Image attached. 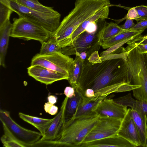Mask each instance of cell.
Segmentation results:
<instances>
[{
	"label": "cell",
	"mask_w": 147,
	"mask_h": 147,
	"mask_svg": "<svg viewBox=\"0 0 147 147\" xmlns=\"http://www.w3.org/2000/svg\"><path fill=\"white\" fill-rule=\"evenodd\" d=\"M125 52L115 51L101 57L96 63L84 60L78 89L83 95L93 89L94 97L107 96L113 92L130 91L135 88L130 81Z\"/></svg>",
	"instance_id": "cell-1"
},
{
	"label": "cell",
	"mask_w": 147,
	"mask_h": 147,
	"mask_svg": "<svg viewBox=\"0 0 147 147\" xmlns=\"http://www.w3.org/2000/svg\"><path fill=\"white\" fill-rule=\"evenodd\" d=\"M110 5V0H76L74 8L51 36L61 48L69 46L72 34L84 22L105 6Z\"/></svg>",
	"instance_id": "cell-2"
},
{
	"label": "cell",
	"mask_w": 147,
	"mask_h": 147,
	"mask_svg": "<svg viewBox=\"0 0 147 147\" xmlns=\"http://www.w3.org/2000/svg\"><path fill=\"white\" fill-rule=\"evenodd\" d=\"M99 117L94 112L71 121H65L55 139L51 141L38 140L34 146L80 147Z\"/></svg>",
	"instance_id": "cell-3"
},
{
	"label": "cell",
	"mask_w": 147,
	"mask_h": 147,
	"mask_svg": "<svg viewBox=\"0 0 147 147\" xmlns=\"http://www.w3.org/2000/svg\"><path fill=\"white\" fill-rule=\"evenodd\" d=\"M0 2L7 7L19 17L25 18L42 27L52 35L59 27L61 15L49 14L38 11L18 3L15 0H0Z\"/></svg>",
	"instance_id": "cell-4"
},
{
	"label": "cell",
	"mask_w": 147,
	"mask_h": 147,
	"mask_svg": "<svg viewBox=\"0 0 147 147\" xmlns=\"http://www.w3.org/2000/svg\"><path fill=\"white\" fill-rule=\"evenodd\" d=\"M127 63L131 83L140 86L132 90L134 97L147 103V69L144 56H134Z\"/></svg>",
	"instance_id": "cell-5"
},
{
	"label": "cell",
	"mask_w": 147,
	"mask_h": 147,
	"mask_svg": "<svg viewBox=\"0 0 147 147\" xmlns=\"http://www.w3.org/2000/svg\"><path fill=\"white\" fill-rule=\"evenodd\" d=\"M105 23H98L97 31L93 33H89L85 31L76 38L72 44L61 48V52L69 56L75 55L79 56L82 52L87 54V59L95 51H98L100 47V39L102 28Z\"/></svg>",
	"instance_id": "cell-6"
},
{
	"label": "cell",
	"mask_w": 147,
	"mask_h": 147,
	"mask_svg": "<svg viewBox=\"0 0 147 147\" xmlns=\"http://www.w3.org/2000/svg\"><path fill=\"white\" fill-rule=\"evenodd\" d=\"M10 36L28 40H33L41 43L48 40L51 34L45 29L30 20L22 17L13 19Z\"/></svg>",
	"instance_id": "cell-7"
},
{
	"label": "cell",
	"mask_w": 147,
	"mask_h": 147,
	"mask_svg": "<svg viewBox=\"0 0 147 147\" xmlns=\"http://www.w3.org/2000/svg\"><path fill=\"white\" fill-rule=\"evenodd\" d=\"M74 59L61 52L46 55L36 54L32 58L31 65H38L67 76L71 75Z\"/></svg>",
	"instance_id": "cell-8"
},
{
	"label": "cell",
	"mask_w": 147,
	"mask_h": 147,
	"mask_svg": "<svg viewBox=\"0 0 147 147\" xmlns=\"http://www.w3.org/2000/svg\"><path fill=\"white\" fill-rule=\"evenodd\" d=\"M0 120L10 133L24 147H32L39 140L42 135L38 132L26 129L16 123L9 111L0 109Z\"/></svg>",
	"instance_id": "cell-9"
},
{
	"label": "cell",
	"mask_w": 147,
	"mask_h": 147,
	"mask_svg": "<svg viewBox=\"0 0 147 147\" xmlns=\"http://www.w3.org/2000/svg\"><path fill=\"white\" fill-rule=\"evenodd\" d=\"M122 120L117 118L99 117L96 123L85 137L82 143L117 134Z\"/></svg>",
	"instance_id": "cell-10"
},
{
	"label": "cell",
	"mask_w": 147,
	"mask_h": 147,
	"mask_svg": "<svg viewBox=\"0 0 147 147\" xmlns=\"http://www.w3.org/2000/svg\"><path fill=\"white\" fill-rule=\"evenodd\" d=\"M28 75L36 80L46 85L57 81L66 80L69 77L45 67L38 65H31L27 68Z\"/></svg>",
	"instance_id": "cell-11"
},
{
	"label": "cell",
	"mask_w": 147,
	"mask_h": 147,
	"mask_svg": "<svg viewBox=\"0 0 147 147\" xmlns=\"http://www.w3.org/2000/svg\"><path fill=\"white\" fill-rule=\"evenodd\" d=\"M127 108L115 102L113 99L105 98L98 105L94 112L99 117L123 119L127 112Z\"/></svg>",
	"instance_id": "cell-12"
},
{
	"label": "cell",
	"mask_w": 147,
	"mask_h": 147,
	"mask_svg": "<svg viewBox=\"0 0 147 147\" xmlns=\"http://www.w3.org/2000/svg\"><path fill=\"white\" fill-rule=\"evenodd\" d=\"M131 108L127 112L122 120L117 134L125 138L133 144L135 147H141L138 131L131 116Z\"/></svg>",
	"instance_id": "cell-13"
},
{
	"label": "cell",
	"mask_w": 147,
	"mask_h": 147,
	"mask_svg": "<svg viewBox=\"0 0 147 147\" xmlns=\"http://www.w3.org/2000/svg\"><path fill=\"white\" fill-rule=\"evenodd\" d=\"M68 98L66 97L63 101L60 111L53 118V120L45 135L40 141H51L55 139L65 122V110Z\"/></svg>",
	"instance_id": "cell-14"
},
{
	"label": "cell",
	"mask_w": 147,
	"mask_h": 147,
	"mask_svg": "<svg viewBox=\"0 0 147 147\" xmlns=\"http://www.w3.org/2000/svg\"><path fill=\"white\" fill-rule=\"evenodd\" d=\"M135 147L127 140L117 134L92 141L82 143L80 147Z\"/></svg>",
	"instance_id": "cell-15"
},
{
	"label": "cell",
	"mask_w": 147,
	"mask_h": 147,
	"mask_svg": "<svg viewBox=\"0 0 147 147\" xmlns=\"http://www.w3.org/2000/svg\"><path fill=\"white\" fill-rule=\"evenodd\" d=\"M131 116L137 128L141 147H147V115L142 111L131 109Z\"/></svg>",
	"instance_id": "cell-16"
},
{
	"label": "cell",
	"mask_w": 147,
	"mask_h": 147,
	"mask_svg": "<svg viewBox=\"0 0 147 147\" xmlns=\"http://www.w3.org/2000/svg\"><path fill=\"white\" fill-rule=\"evenodd\" d=\"M106 97L101 96L90 98L83 97L82 102L74 115L71 118L66 121H71L75 119L94 112L100 102Z\"/></svg>",
	"instance_id": "cell-17"
},
{
	"label": "cell",
	"mask_w": 147,
	"mask_h": 147,
	"mask_svg": "<svg viewBox=\"0 0 147 147\" xmlns=\"http://www.w3.org/2000/svg\"><path fill=\"white\" fill-rule=\"evenodd\" d=\"M12 26L10 20L0 26V65L4 67Z\"/></svg>",
	"instance_id": "cell-18"
},
{
	"label": "cell",
	"mask_w": 147,
	"mask_h": 147,
	"mask_svg": "<svg viewBox=\"0 0 147 147\" xmlns=\"http://www.w3.org/2000/svg\"><path fill=\"white\" fill-rule=\"evenodd\" d=\"M110 6H105L84 22L72 34L70 40L69 46L72 44L79 35L85 31L87 26L89 23L92 22H98L100 20H104L107 18L109 14Z\"/></svg>",
	"instance_id": "cell-19"
},
{
	"label": "cell",
	"mask_w": 147,
	"mask_h": 147,
	"mask_svg": "<svg viewBox=\"0 0 147 147\" xmlns=\"http://www.w3.org/2000/svg\"><path fill=\"white\" fill-rule=\"evenodd\" d=\"M19 117L25 122L32 125L36 128L43 136L49 127L53 118L47 119L30 116L20 112Z\"/></svg>",
	"instance_id": "cell-20"
},
{
	"label": "cell",
	"mask_w": 147,
	"mask_h": 147,
	"mask_svg": "<svg viewBox=\"0 0 147 147\" xmlns=\"http://www.w3.org/2000/svg\"><path fill=\"white\" fill-rule=\"evenodd\" d=\"M116 102L136 111H142L147 114V103L146 102L133 99L130 93L123 96L113 99Z\"/></svg>",
	"instance_id": "cell-21"
},
{
	"label": "cell",
	"mask_w": 147,
	"mask_h": 147,
	"mask_svg": "<svg viewBox=\"0 0 147 147\" xmlns=\"http://www.w3.org/2000/svg\"><path fill=\"white\" fill-rule=\"evenodd\" d=\"M75 90V95L71 98H68L67 101L65 110V121L69 119V117H70L69 119L73 116L83 100V96L81 93L78 89Z\"/></svg>",
	"instance_id": "cell-22"
},
{
	"label": "cell",
	"mask_w": 147,
	"mask_h": 147,
	"mask_svg": "<svg viewBox=\"0 0 147 147\" xmlns=\"http://www.w3.org/2000/svg\"><path fill=\"white\" fill-rule=\"evenodd\" d=\"M145 30H129L120 33L110 38L101 44V46L104 49L110 48L112 46L128 38L141 35Z\"/></svg>",
	"instance_id": "cell-23"
},
{
	"label": "cell",
	"mask_w": 147,
	"mask_h": 147,
	"mask_svg": "<svg viewBox=\"0 0 147 147\" xmlns=\"http://www.w3.org/2000/svg\"><path fill=\"white\" fill-rule=\"evenodd\" d=\"M84 61L79 56L76 55L71 73L68 80L71 86L75 90L77 89L78 86Z\"/></svg>",
	"instance_id": "cell-24"
},
{
	"label": "cell",
	"mask_w": 147,
	"mask_h": 147,
	"mask_svg": "<svg viewBox=\"0 0 147 147\" xmlns=\"http://www.w3.org/2000/svg\"><path fill=\"white\" fill-rule=\"evenodd\" d=\"M128 30L121 28L116 23H105L100 39V45L108 39Z\"/></svg>",
	"instance_id": "cell-25"
},
{
	"label": "cell",
	"mask_w": 147,
	"mask_h": 147,
	"mask_svg": "<svg viewBox=\"0 0 147 147\" xmlns=\"http://www.w3.org/2000/svg\"><path fill=\"white\" fill-rule=\"evenodd\" d=\"M18 3L26 7L45 13H57L59 12L54 10L53 7L45 6L41 4L38 0H15Z\"/></svg>",
	"instance_id": "cell-26"
},
{
	"label": "cell",
	"mask_w": 147,
	"mask_h": 147,
	"mask_svg": "<svg viewBox=\"0 0 147 147\" xmlns=\"http://www.w3.org/2000/svg\"><path fill=\"white\" fill-rule=\"evenodd\" d=\"M39 54L46 55L56 52H61V48L58 45L55 39L51 36L48 40L41 43Z\"/></svg>",
	"instance_id": "cell-27"
},
{
	"label": "cell",
	"mask_w": 147,
	"mask_h": 147,
	"mask_svg": "<svg viewBox=\"0 0 147 147\" xmlns=\"http://www.w3.org/2000/svg\"><path fill=\"white\" fill-rule=\"evenodd\" d=\"M4 134L1 138V141L5 147H24L10 133L7 128L3 125Z\"/></svg>",
	"instance_id": "cell-28"
},
{
	"label": "cell",
	"mask_w": 147,
	"mask_h": 147,
	"mask_svg": "<svg viewBox=\"0 0 147 147\" xmlns=\"http://www.w3.org/2000/svg\"><path fill=\"white\" fill-rule=\"evenodd\" d=\"M13 12L9 7L0 2V26L10 20Z\"/></svg>",
	"instance_id": "cell-29"
},
{
	"label": "cell",
	"mask_w": 147,
	"mask_h": 147,
	"mask_svg": "<svg viewBox=\"0 0 147 147\" xmlns=\"http://www.w3.org/2000/svg\"><path fill=\"white\" fill-rule=\"evenodd\" d=\"M139 17L138 21L147 20V6L141 5L135 7Z\"/></svg>",
	"instance_id": "cell-30"
},
{
	"label": "cell",
	"mask_w": 147,
	"mask_h": 147,
	"mask_svg": "<svg viewBox=\"0 0 147 147\" xmlns=\"http://www.w3.org/2000/svg\"><path fill=\"white\" fill-rule=\"evenodd\" d=\"M44 109L46 113L51 115H56L58 111V107L57 106L48 102L45 103Z\"/></svg>",
	"instance_id": "cell-31"
},
{
	"label": "cell",
	"mask_w": 147,
	"mask_h": 147,
	"mask_svg": "<svg viewBox=\"0 0 147 147\" xmlns=\"http://www.w3.org/2000/svg\"><path fill=\"white\" fill-rule=\"evenodd\" d=\"M125 18L129 19L136 20L138 22L139 17L138 12L135 7L131 8L129 9Z\"/></svg>",
	"instance_id": "cell-32"
},
{
	"label": "cell",
	"mask_w": 147,
	"mask_h": 147,
	"mask_svg": "<svg viewBox=\"0 0 147 147\" xmlns=\"http://www.w3.org/2000/svg\"><path fill=\"white\" fill-rule=\"evenodd\" d=\"M147 28V20L140 21L136 24L133 28L129 29V30H139Z\"/></svg>",
	"instance_id": "cell-33"
},
{
	"label": "cell",
	"mask_w": 147,
	"mask_h": 147,
	"mask_svg": "<svg viewBox=\"0 0 147 147\" xmlns=\"http://www.w3.org/2000/svg\"><path fill=\"white\" fill-rule=\"evenodd\" d=\"M98 22H92L89 23L87 26L85 31L89 33L95 32L98 28Z\"/></svg>",
	"instance_id": "cell-34"
},
{
	"label": "cell",
	"mask_w": 147,
	"mask_h": 147,
	"mask_svg": "<svg viewBox=\"0 0 147 147\" xmlns=\"http://www.w3.org/2000/svg\"><path fill=\"white\" fill-rule=\"evenodd\" d=\"M126 21L125 23L121 26H119L122 29L125 30H128L134 27L136 24L134 22L133 20L125 18Z\"/></svg>",
	"instance_id": "cell-35"
},
{
	"label": "cell",
	"mask_w": 147,
	"mask_h": 147,
	"mask_svg": "<svg viewBox=\"0 0 147 147\" xmlns=\"http://www.w3.org/2000/svg\"><path fill=\"white\" fill-rule=\"evenodd\" d=\"M131 42L138 48L140 53L143 54L147 53V44H138L133 42L132 40Z\"/></svg>",
	"instance_id": "cell-36"
},
{
	"label": "cell",
	"mask_w": 147,
	"mask_h": 147,
	"mask_svg": "<svg viewBox=\"0 0 147 147\" xmlns=\"http://www.w3.org/2000/svg\"><path fill=\"white\" fill-rule=\"evenodd\" d=\"M64 94L68 98H71L75 95V89L72 87L67 86L64 89Z\"/></svg>",
	"instance_id": "cell-37"
},
{
	"label": "cell",
	"mask_w": 147,
	"mask_h": 147,
	"mask_svg": "<svg viewBox=\"0 0 147 147\" xmlns=\"http://www.w3.org/2000/svg\"><path fill=\"white\" fill-rule=\"evenodd\" d=\"M132 41L138 44H147V35L142 36L141 34L140 35L132 40Z\"/></svg>",
	"instance_id": "cell-38"
},
{
	"label": "cell",
	"mask_w": 147,
	"mask_h": 147,
	"mask_svg": "<svg viewBox=\"0 0 147 147\" xmlns=\"http://www.w3.org/2000/svg\"><path fill=\"white\" fill-rule=\"evenodd\" d=\"M83 96L84 97L89 98H93L95 96L94 92L92 89H87L84 91Z\"/></svg>",
	"instance_id": "cell-39"
},
{
	"label": "cell",
	"mask_w": 147,
	"mask_h": 147,
	"mask_svg": "<svg viewBox=\"0 0 147 147\" xmlns=\"http://www.w3.org/2000/svg\"><path fill=\"white\" fill-rule=\"evenodd\" d=\"M47 99L48 102L54 104L57 102V98L54 95H50L48 96Z\"/></svg>",
	"instance_id": "cell-40"
},
{
	"label": "cell",
	"mask_w": 147,
	"mask_h": 147,
	"mask_svg": "<svg viewBox=\"0 0 147 147\" xmlns=\"http://www.w3.org/2000/svg\"><path fill=\"white\" fill-rule=\"evenodd\" d=\"M79 56L81 59L84 60L87 59V53L85 52H82L80 54Z\"/></svg>",
	"instance_id": "cell-41"
},
{
	"label": "cell",
	"mask_w": 147,
	"mask_h": 147,
	"mask_svg": "<svg viewBox=\"0 0 147 147\" xmlns=\"http://www.w3.org/2000/svg\"><path fill=\"white\" fill-rule=\"evenodd\" d=\"M144 63L147 69V53L144 54Z\"/></svg>",
	"instance_id": "cell-42"
}]
</instances>
